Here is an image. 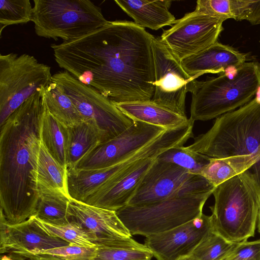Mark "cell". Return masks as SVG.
Masks as SVG:
<instances>
[{"label":"cell","instance_id":"1","mask_svg":"<svg viewBox=\"0 0 260 260\" xmlns=\"http://www.w3.org/2000/svg\"><path fill=\"white\" fill-rule=\"evenodd\" d=\"M153 37L134 22L109 21L51 47L60 68L113 103L148 101L155 87Z\"/></svg>","mask_w":260,"mask_h":260},{"label":"cell","instance_id":"2","mask_svg":"<svg viewBox=\"0 0 260 260\" xmlns=\"http://www.w3.org/2000/svg\"><path fill=\"white\" fill-rule=\"evenodd\" d=\"M43 110L42 91L36 92L0 126L1 213L11 224L36 211L40 194L35 174Z\"/></svg>","mask_w":260,"mask_h":260},{"label":"cell","instance_id":"3","mask_svg":"<svg viewBox=\"0 0 260 260\" xmlns=\"http://www.w3.org/2000/svg\"><path fill=\"white\" fill-rule=\"evenodd\" d=\"M211 158L226 159L250 172L260 189V103L255 98L215 121L186 146Z\"/></svg>","mask_w":260,"mask_h":260},{"label":"cell","instance_id":"4","mask_svg":"<svg viewBox=\"0 0 260 260\" xmlns=\"http://www.w3.org/2000/svg\"><path fill=\"white\" fill-rule=\"evenodd\" d=\"M210 207L213 230L232 243L253 237L257 222L260 189L248 171L217 186Z\"/></svg>","mask_w":260,"mask_h":260},{"label":"cell","instance_id":"5","mask_svg":"<svg viewBox=\"0 0 260 260\" xmlns=\"http://www.w3.org/2000/svg\"><path fill=\"white\" fill-rule=\"evenodd\" d=\"M233 79L223 73L204 81H197L191 93L190 119L206 121L235 110L252 100L260 86V65L245 62Z\"/></svg>","mask_w":260,"mask_h":260},{"label":"cell","instance_id":"6","mask_svg":"<svg viewBox=\"0 0 260 260\" xmlns=\"http://www.w3.org/2000/svg\"><path fill=\"white\" fill-rule=\"evenodd\" d=\"M32 22L39 37L70 42L105 25L101 9L89 0H34Z\"/></svg>","mask_w":260,"mask_h":260},{"label":"cell","instance_id":"7","mask_svg":"<svg viewBox=\"0 0 260 260\" xmlns=\"http://www.w3.org/2000/svg\"><path fill=\"white\" fill-rule=\"evenodd\" d=\"M213 191L144 205H127L116 213L132 235L147 237L168 231L200 216Z\"/></svg>","mask_w":260,"mask_h":260},{"label":"cell","instance_id":"8","mask_svg":"<svg viewBox=\"0 0 260 260\" xmlns=\"http://www.w3.org/2000/svg\"><path fill=\"white\" fill-rule=\"evenodd\" d=\"M49 66L33 56L0 55V126L24 102L52 81Z\"/></svg>","mask_w":260,"mask_h":260},{"label":"cell","instance_id":"9","mask_svg":"<svg viewBox=\"0 0 260 260\" xmlns=\"http://www.w3.org/2000/svg\"><path fill=\"white\" fill-rule=\"evenodd\" d=\"M52 80L63 88L75 105L83 120L93 126L101 144L116 137L134 122L108 98L76 79L66 71L52 75Z\"/></svg>","mask_w":260,"mask_h":260},{"label":"cell","instance_id":"10","mask_svg":"<svg viewBox=\"0 0 260 260\" xmlns=\"http://www.w3.org/2000/svg\"><path fill=\"white\" fill-rule=\"evenodd\" d=\"M215 188L202 176L192 174L178 165L160 161L156 158L128 205H144L203 193Z\"/></svg>","mask_w":260,"mask_h":260},{"label":"cell","instance_id":"11","mask_svg":"<svg viewBox=\"0 0 260 260\" xmlns=\"http://www.w3.org/2000/svg\"><path fill=\"white\" fill-rule=\"evenodd\" d=\"M155 82L152 101L183 116L187 92H192L199 76L189 75L178 60L162 42L153 36L152 42Z\"/></svg>","mask_w":260,"mask_h":260},{"label":"cell","instance_id":"12","mask_svg":"<svg viewBox=\"0 0 260 260\" xmlns=\"http://www.w3.org/2000/svg\"><path fill=\"white\" fill-rule=\"evenodd\" d=\"M223 20L195 10L185 14L168 29L161 41L180 61L198 53L217 41Z\"/></svg>","mask_w":260,"mask_h":260},{"label":"cell","instance_id":"13","mask_svg":"<svg viewBox=\"0 0 260 260\" xmlns=\"http://www.w3.org/2000/svg\"><path fill=\"white\" fill-rule=\"evenodd\" d=\"M165 130L159 126L134 121L122 133L93 148L74 168L102 169L116 165L154 140Z\"/></svg>","mask_w":260,"mask_h":260},{"label":"cell","instance_id":"14","mask_svg":"<svg viewBox=\"0 0 260 260\" xmlns=\"http://www.w3.org/2000/svg\"><path fill=\"white\" fill-rule=\"evenodd\" d=\"M212 230L211 216L203 213L173 229L146 237L144 244L157 260H177L189 255Z\"/></svg>","mask_w":260,"mask_h":260},{"label":"cell","instance_id":"15","mask_svg":"<svg viewBox=\"0 0 260 260\" xmlns=\"http://www.w3.org/2000/svg\"><path fill=\"white\" fill-rule=\"evenodd\" d=\"M156 158L141 160L116 174L83 203L115 211L127 205Z\"/></svg>","mask_w":260,"mask_h":260},{"label":"cell","instance_id":"16","mask_svg":"<svg viewBox=\"0 0 260 260\" xmlns=\"http://www.w3.org/2000/svg\"><path fill=\"white\" fill-rule=\"evenodd\" d=\"M69 244L51 236L36 223L34 215L17 224H11L1 213V254L14 253L22 255Z\"/></svg>","mask_w":260,"mask_h":260},{"label":"cell","instance_id":"17","mask_svg":"<svg viewBox=\"0 0 260 260\" xmlns=\"http://www.w3.org/2000/svg\"><path fill=\"white\" fill-rule=\"evenodd\" d=\"M69 214L70 221H75L83 228L96 246L132 237L115 211L71 199Z\"/></svg>","mask_w":260,"mask_h":260},{"label":"cell","instance_id":"18","mask_svg":"<svg viewBox=\"0 0 260 260\" xmlns=\"http://www.w3.org/2000/svg\"><path fill=\"white\" fill-rule=\"evenodd\" d=\"M146 157V152L141 149L126 160L110 167L91 169L67 168L68 195L72 200L84 202L113 176Z\"/></svg>","mask_w":260,"mask_h":260},{"label":"cell","instance_id":"19","mask_svg":"<svg viewBox=\"0 0 260 260\" xmlns=\"http://www.w3.org/2000/svg\"><path fill=\"white\" fill-rule=\"evenodd\" d=\"M246 55L228 45L217 41L209 47L181 61L190 76L223 73L229 66L239 68L245 62Z\"/></svg>","mask_w":260,"mask_h":260},{"label":"cell","instance_id":"20","mask_svg":"<svg viewBox=\"0 0 260 260\" xmlns=\"http://www.w3.org/2000/svg\"><path fill=\"white\" fill-rule=\"evenodd\" d=\"M115 3L142 28L158 30L173 25L176 19L170 12L169 0H115Z\"/></svg>","mask_w":260,"mask_h":260},{"label":"cell","instance_id":"21","mask_svg":"<svg viewBox=\"0 0 260 260\" xmlns=\"http://www.w3.org/2000/svg\"><path fill=\"white\" fill-rule=\"evenodd\" d=\"M133 121H139L168 129L186 123L189 119L152 100L113 103Z\"/></svg>","mask_w":260,"mask_h":260},{"label":"cell","instance_id":"22","mask_svg":"<svg viewBox=\"0 0 260 260\" xmlns=\"http://www.w3.org/2000/svg\"><path fill=\"white\" fill-rule=\"evenodd\" d=\"M40 135L41 142L49 154L61 166L67 169L68 164L69 127L52 115L44 105Z\"/></svg>","mask_w":260,"mask_h":260},{"label":"cell","instance_id":"23","mask_svg":"<svg viewBox=\"0 0 260 260\" xmlns=\"http://www.w3.org/2000/svg\"><path fill=\"white\" fill-rule=\"evenodd\" d=\"M35 175L39 194L47 191H55L68 194L67 169L61 166L53 158L42 142L38 153Z\"/></svg>","mask_w":260,"mask_h":260},{"label":"cell","instance_id":"24","mask_svg":"<svg viewBox=\"0 0 260 260\" xmlns=\"http://www.w3.org/2000/svg\"><path fill=\"white\" fill-rule=\"evenodd\" d=\"M43 104L55 118L67 127L83 121L82 117L62 87L53 81L42 91Z\"/></svg>","mask_w":260,"mask_h":260},{"label":"cell","instance_id":"25","mask_svg":"<svg viewBox=\"0 0 260 260\" xmlns=\"http://www.w3.org/2000/svg\"><path fill=\"white\" fill-rule=\"evenodd\" d=\"M152 252L132 237L113 240L96 246L92 260H151Z\"/></svg>","mask_w":260,"mask_h":260},{"label":"cell","instance_id":"26","mask_svg":"<svg viewBox=\"0 0 260 260\" xmlns=\"http://www.w3.org/2000/svg\"><path fill=\"white\" fill-rule=\"evenodd\" d=\"M71 200L68 194L60 191L41 192L34 215L50 224H66L70 222L69 206Z\"/></svg>","mask_w":260,"mask_h":260},{"label":"cell","instance_id":"27","mask_svg":"<svg viewBox=\"0 0 260 260\" xmlns=\"http://www.w3.org/2000/svg\"><path fill=\"white\" fill-rule=\"evenodd\" d=\"M69 133L67 168H71L74 167L86 155L100 144L101 139L96 129L84 121L69 127Z\"/></svg>","mask_w":260,"mask_h":260},{"label":"cell","instance_id":"28","mask_svg":"<svg viewBox=\"0 0 260 260\" xmlns=\"http://www.w3.org/2000/svg\"><path fill=\"white\" fill-rule=\"evenodd\" d=\"M210 157L190 150L183 146L170 148L159 154L157 159L179 166L190 173L199 175L209 162Z\"/></svg>","mask_w":260,"mask_h":260},{"label":"cell","instance_id":"29","mask_svg":"<svg viewBox=\"0 0 260 260\" xmlns=\"http://www.w3.org/2000/svg\"><path fill=\"white\" fill-rule=\"evenodd\" d=\"M34 216L37 224L51 236L58 238L71 245L96 246L86 231L75 221H70L64 225H55L43 221Z\"/></svg>","mask_w":260,"mask_h":260},{"label":"cell","instance_id":"30","mask_svg":"<svg viewBox=\"0 0 260 260\" xmlns=\"http://www.w3.org/2000/svg\"><path fill=\"white\" fill-rule=\"evenodd\" d=\"M236 243L226 240L212 230L202 239L189 255L196 260H223Z\"/></svg>","mask_w":260,"mask_h":260},{"label":"cell","instance_id":"31","mask_svg":"<svg viewBox=\"0 0 260 260\" xmlns=\"http://www.w3.org/2000/svg\"><path fill=\"white\" fill-rule=\"evenodd\" d=\"M245 0H198L195 10L224 21H241Z\"/></svg>","mask_w":260,"mask_h":260},{"label":"cell","instance_id":"32","mask_svg":"<svg viewBox=\"0 0 260 260\" xmlns=\"http://www.w3.org/2000/svg\"><path fill=\"white\" fill-rule=\"evenodd\" d=\"M32 15L33 7L29 0H1V34L7 26L31 21Z\"/></svg>","mask_w":260,"mask_h":260},{"label":"cell","instance_id":"33","mask_svg":"<svg viewBox=\"0 0 260 260\" xmlns=\"http://www.w3.org/2000/svg\"><path fill=\"white\" fill-rule=\"evenodd\" d=\"M246 171L243 167L228 159L210 157L209 162L203 169L200 175L216 187Z\"/></svg>","mask_w":260,"mask_h":260},{"label":"cell","instance_id":"34","mask_svg":"<svg viewBox=\"0 0 260 260\" xmlns=\"http://www.w3.org/2000/svg\"><path fill=\"white\" fill-rule=\"evenodd\" d=\"M96 250V246L85 247L68 244L54 248L38 251L28 255H48L62 260H92Z\"/></svg>","mask_w":260,"mask_h":260},{"label":"cell","instance_id":"35","mask_svg":"<svg viewBox=\"0 0 260 260\" xmlns=\"http://www.w3.org/2000/svg\"><path fill=\"white\" fill-rule=\"evenodd\" d=\"M223 260H260V239L237 243Z\"/></svg>","mask_w":260,"mask_h":260},{"label":"cell","instance_id":"36","mask_svg":"<svg viewBox=\"0 0 260 260\" xmlns=\"http://www.w3.org/2000/svg\"><path fill=\"white\" fill-rule=\"evenodd\" d=\"M241 20L248 21L252 25L260 24V0H245Z\"/></svg>","mask_w":260,"mask_h":260},{"label":"cell","instance_id":"37","mask_svg":"<svg viewBox=\"0 0 260 260\" xmlns=\"http://www.w3.org/2000/svg\"><path fill=\"white\" fill-rule=\"evenodd\" d=\"M1 254V260H30L24 256L14 253H8Z\"/></svg>","mask_w":260,"mask_h":260},{"label":"cell","instance_id":"38","mask_svg":"<svg viewBox=\"0 0 260 260\" xmlns=\"http://www.w3.org/2000/svg\"><path fill=\"white\" fill-rule=\"evenodd\" d=\"M238 68L231 66L226 68L223 73L229 79H234L238 74Z\"/></svg>","mask_w":260,"mask_h":260},{"label":"cell","instance_id":"39","mask_svg":"<svg viewBox=\"0 0 260 260\" xmlns=\"http://www.w3.org/2000/svg\"><path fill=\"white\" fill-rule=\"evenodd\" d=\"M24 256L30 260H62L61 259L48 256V255H26Z\"/></svg>","mask_w":260,"mask_h":260},{"label":"cell","instance_id":"40","mask_svg":"<svg viewBox=\"0 0 260 260\" xmlns=\"http://www.w3.org/2000/svg\"><path fill=\"white\" fill-rule=\"evenodd\" d=\"M254 98L257 103H260V86H259L257 89Z\"/></svg>","mask_w":260,"mask_h":260},{"label":"cell","instance_id":"41","mask_svg":"<svg viewBox=\"0 0 260 260\" xmlns=\"http://www.w3.org/2000/svg\"><path fill=\"white\" fill-rule=\"evenodd\" d=\"M257 224L258 231L259 233H260V201H259V210H258Z\"/></svg>","mask_w":260,"mask_h":260},{"label":"cell","instance_id":"42","mask_svg":"<svg viewBox=\"0 0 260 260\" xmlns=\"http://www.w3.org/2000/svg\"><path fill=\"white\" fill-rule=\"evenodd\" d=\"M177 260H196L190 255L184 256L178 258Z\"/></svg>","mask_w":260,"mask_h":260},{"label":"cell","instance_id":"43","mask_svg":"<svg viewBox=\"0 0 260 260\" xmlns=\"http://www.w3.org/2000/svg\"><path fill=\"white\" fill-rule=\"evenodd\" d=\"M259 43H260V39H259Z\"/></svg>","mask_w":260,"mask_h":260}]
</instances>
